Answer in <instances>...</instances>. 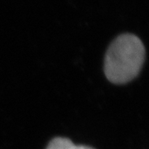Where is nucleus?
Returning a JSON list of instances; mask_svg holds the SVG:
<instances>
[{
  "label": "nucleus",
  "mask_w": 149,
  "mask_h": 149,
  "mask_svg": "<svg viewBox=\"0 0 149 149\" xmlns=\"http://www.w3.org/2000/svg\"><path fill=\"white\" fill-rule=\"evenodd\" d=\"M145 48L133 34H122L110 44L104 59V73L114 84L127 83L136 77L143 66Z\"/></svg>",
  "instance_id": "f257e3e1"
},
{
  "label": "nucleus",
  "mask_w": 149,
  "mask_h": 149,
  "mask_svg": "<svg viewBox=\"0 0 149 149\" xmlns=\"http://www.w3.org/2000/svg\"><path fill=\"white\" fill-rule=\"evenodd\" d=\"M47 149H94L87 146H78L74 144L70 140L63 138H56L53 139L47 148Z\"/></svg>",
  "instance_id": "f03ea898"
}]
</instances>
